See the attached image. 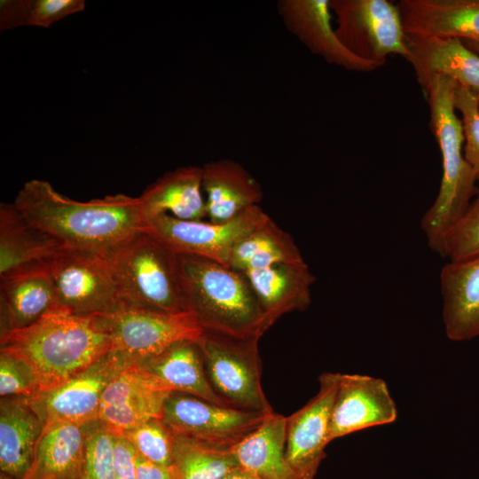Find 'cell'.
Masks as SVG:
<instances>
[{"instance_id": "cell-22", "label": "cell", "mask_w": 479, "mask_h": 479, "mask_svg": "<svg viewBox=\"0 0 479 479\" xmlns=\"http://www.w3.org/2000/svg\"><path fill=\"white\" fill-rule=\"evenodd\" d=\"M88 425L56 422L44 426L22 479H83Z\"/></svg>"}, {"instance_id": "cell-23", "label": "cell", "mask_w": 479, "mask_h": 479, "mask_svg": "<svg viewBox=\"0 0 479 479\" xmlns=\"http://www.w3.org/2000/svg\"><path fill=\"white\" fill-rule=\"evenodd\" d=\"M202 167H179L150 184L138 197L144 220L167 214L182 220L207 217Z\"/></svg>"}, {"instance_id": "cell-3", "label": "cell", "mask_w": 479, "mask_h": 479, "mask_svg": "<svg viewBox=\"0 0 479 479\" xmlns=\"http://www.w3.org/2000/svg\"><path fill=\"white\" fill-rule=\"evenodd\" d=\"M178 255L187 310L203 331L261 338L270 328L243 272L210 259Z\"/></svg>"}, {"instance_id": "cell-10", "label": "cell", "mask_w": 479, "mask_h": 479, "mask_svg": "<svg viewBox=\"0 0 479 479\" xmlns=\"http://www.w3.org/2000/svg\"><path fill=\"white\" fill-rule=\"evenodd\" d=\"M113 350L132 362L158 355L185 341H198L203 330L191 313L169 314L121 308L97 314Z\"/></svg>"}, {"instance_id": "cell-38", "label": "cell", "mask_w": 479, "mask_h": 479, "mask_svg": "<svg viewBox=\"0 0 479 479\" xmlns=\"http://www.w3.org/2000/svg\"><path fill=\"white\" fill-rule=\"evenodd\" d=\"M136 479H173L169 467L153 463L137 452Z\"/></svg>"}, {"instance_id": "cell-35", "label": "cell", "mask_w": 479, "mask_h": 479, "mask_svg": "<svg viewBox=\"0 0 479 479\" xmlns=\"http://www.w3.org/2000/svg\"><path fill=\"white\" fill-rule=\"evenodd\" d=\"M84 8L83 0H33L30 26L49 27L52 23Z\"/></svg>"}, {"instance_id": "cell-32", "label": "cell", "mask_w": 479, "mask_h": 479, "mask_svg": "<svg viewBox=\"0 0 479 479\" xmlns=\"http://www.w3.org/2000/svg\"><path fill=\"white\" fill-rule=\"evenodd\" d=\"M83 479H115L114 435L98 420L87 427Z\"/></svg>"}, {"instance_id": "cell-1", "label": "cell", "mask_w": 479, "mask_h": 479, "mask_svg": "<svg viewBox=\"0 0 479 479\" xmlns=\"http://www.w3.org/2000/svg\"><path fill=\"white\" fill-rule=\"evenodd\" d=\"M13 203L32 225L64 249L104 254L144 225L138 197L117 193L78 201L41 179L26 182Z\"/></svg>"}, {"instance_id": "cell-37", "label": "cell", "mask_w": 479, "mask_h": 479, "mask_svg": "<svg viewBox=\"0 0 479 479\" xmlns=\"http://www.w3.org/2000/svg\"><path fill=\"white\" fill-rule=\"evenodd\" d=\"M137 451L122 436L114 435V475L115 479H136Z\"/></svg>"}, {"instance_id": "cell-11", "label": "cell", "mask_w": 479, "mask_h": 479, "mask_svg": "<svg viewBox=\"0 0 479 479\" xmlns=\"http://www.w3.org/2000/svg\"><path fill=\"white\" fill-rule=\"evenodd\" d=\"M131 363L112 350L63 384L27 397L43 427L56 422L85 426L98 420L106 388Z\"/></svg>"}, {"instance_id": "cell-39", "label": "cell", "mask_w": 479, "mask_h": 479, "mask_svg": "<svg viewBox=\"0 0 479 479\" xmlns=\"http://www.w3.org/2000/svg\"><path fill=\"white\" fill-rule=\"evenodd\" d=\"M223 479H261V478L239 467L238 468L234 469L233 471L229 473L227 475H225Z\"/></svg>"}, {"instance_id": "cell-26", "label": "cell", "mask_w": 479, "mask_h": 479, "mask_svg": "<svg viewBox=\"0 0 479 479\" xmlns=\"http://www.w3.org/2000/svg\"><path fill=\"white\" fill-rule=\"evenodd\" d=\"M1 334L25 328L57 307L45 270L0 279Z\"/></svg>"}, {"instance_id": "cell-30", "label": "cell", "mask_w": 479, "mask_h": 479, "mask_svg": "<svg viewBox=\"0 0 479 479\" xmlns=\"http://www.w3.org/2000/svg\"><path fill=\"white\" fill-rule=\"evenodd\" d=\"M439 255L449 261L479 255V189L465 214L444 235Z\"/></svg>"}, {"instance_id": "cell-28", "label": "cell", "mask_w": 479, "mask_h": 479, "mask_svg": "<svg viewBox=\"0 0 479 479\" xmlns=\"http://www.w3.org/2000/svg\"><path fill=\"white\" fill-rule=\"evenodd\" d=\"M304 261L293 238L270 217L233 248L228 266L241 272Z\"/></svg>"}, {"instance_id": "cell-15", "label": "cell", "mask_w": 479, "mask_h": 479, "mask_svg": "<svg viewBox=\"0 0 479 479\" xmlns=\"http://www.w3.org/2000/svg\"><path fill=\"white\" fill-rule=\"evenodd\" d=\"M330 0H281L277 7L287 27L313 54L326 62L356 72H372L378 64L350 52L332 25Z\"/></svg>"}, {"instance_id": "cell-33", "label": "cell", "mask_w": 479, "mask_h": 479, "mask_svg": "<svg viewBox=\"0 0 479 479\" xmlns=\"http://www.w3.org/2000/svg\"><path fill=\"white\" fill-rule=\"evenodd\" d=\"M455 109L461 114L465 139L464 157L479 181V99L457 84L454 91Z\"/></svg>"}, {"instance_id": "cell-2", "label": "cell", "mask_w": 479, "mask_h": 479, "mask_svg": "<svg viewBox=\"0 0 479 479\" xmlns=\"http://www.w3.org/2000/svg\"><path fill=\"white\" fill-rule=\"evenodd\" d=\"M0 344L1 351L30 366L40 391L63 384L113 350L97 314L76 315L59 307L25 328L2 333Z\"/></svg>"}, {"instance_id": "cell-34", "label": "cell", "mask_w": 479, "mask_h": 479, "mask_svg": "<svg viewBox=\"0 0 479 479\" xmlns=\"http://www.w3.org/2000/svg\"><path fill=\"white\" fill-rule=\"evenodd\" d=\"M40 391L35 375L20 358L0 350V395L32 397Z\"/></svg>"}, {"instance_id": "cell-25", "label": "cell", "mask_w": 479, "mask_h": 479, "mask_svg": "<svg viewBox=\"0 0 479 479\" xmlns=\"http://www.w3.org/2000/svg\"><path fill=\"white\" fill-rule=\"evenodd\" d=\"M137 362L169 392H180L228 406L212 388L197 341L177 343Z\"/></svg>"}, {"instance_id": "cell-40", "label": "cell", "mask_w": 479, "mask_h": 479, "mask_svg": "<svg viewBox=\"0 0 479 479\" xmlns=\"http://www.w3.org/2000/svg\"><path fill=\"white\" fill-rule=\"evenodd\" d=\"M464 44L479 55V41L462 40Z\"/></svg>"}, {"instance_id": "cell-4", "label": "cell", "mask_w": 479, "mask_h": 479, "mask_svg": "<svg viewBox=\"0 0 479 479\" xmlns=\"http://www.w3.org/2000/svg\"><path fill=\"white\" fill-rule=\"evenodd\" d=\"M457 82L444 75L433 76L423 90L429 106V126L442 155L438 194L424 214L420 227L431 249L439 254L446 232L465 214L476 195L475 174L464 157L461 119L456 114Z\"/></svg>"}, {"instance_id": "cell-9", "label": "cell", "mask_w": 479, "mask_h": 479, "mask_svg": "<svg viewBox=\"0 0 479 479\" xmlns=\"http://www.w3.org/2000/svg\"><path fill=\"white\" fill-rule=\"evenodd\" d=\"M269 218L257 205L217 224L162 214L145 219L143 230L178 255L200 256L228 266L234 247Z\"/></svg>"}, {"instance_id": "cell-20", "label": "cell", "mask_w": 479, "mask_h": 479, "mask_svg": "<svg viewBox=\"0 0 479 479\" xmlns=\"http://www.w3.org/2000/svg\"><path fill=\"white\" fill-rule=\"evenodd\" d=\"M202 190L208 221L224 223L259 205L263 192L257 180L240 163L228 159L202 166Z\"/></svg>"}, {"instance_id": "cell-24", "label": "cell", "mask_w": 479, "mask_h": 479, "mask_svg": "<svg viewBox=\"0 0 479 479\" xmlns=\"http://www.w3.org/2000/svg\"><path fill=\"white\" fill-rule=\"evenodd\" d=\"M43 423L27 397L1 398L0 468L13 479L27 473Z\"/></svg>"}, {"instance_id": "cell-27", "label": "cell", "mask_w": 479, "mask_h": 479, "mask_svg": "<svg viewBox=\"0 0 479 479\" xmlns=\"http://www.w3.org/2000/svg\"><path fill=\"white\" fill-rule=\"evenodd\" d=\"M287 417L271 413L233 448L240 467L261 479H299L286 457Z\"/></svg>"}, {"instance_id": "cell-7", "label": "cell", "mask_w": 479, "mask_h": 479, "mask_svg": "<svg viewBox=\"0 0 479 479\" xmlns=\"http://www.w3.org/2000/svg\"><path fill=\"white\" fill-rule=\"evenodd\" d=\"M335 33L357 57L382 67L389 55L408 56L397 4L387 0H330Z\"/></svg>"}, {"instance_id": "cell-36", "label": "cell", "mask_w": 479, "mask_h": 479, "mask_svg": "<svg viewBox=\"0 0 479 479\" xmlns=\"http://www.w3.org/2000/svg\"><path fill=\"white\" fill-rule=\"evenodd\" d=\"M32 3L33 0H1V30L30 26Z\"/></svg>"}, {"instance_id": "cell-18", "label": "cell", "mask_w": 479, "mask_h": 479, "mask_svg": "<svg viewBox=\"0 0 479 479\" xmlns=\"http://www.w3.org/2000/svg\"><path fill=\"white\" fill-rule=\"evenodd\" d=\"M406 35L479 41V0H401Z\"/></svg>"}, {"instance_id": "cell-6", "label": "cell", "mask_w": 479, "mask_h": 479, "mask_svg": "<svg viewBox=\"0 0 479 479\" xmlns=\"http://www.w3.org/2000/svg\"><path fill=\"white\" fill-rule=\"evenodd\" d=\"M259 340L203 331L197 342L208 379L228 406L272 413L261 382Z\"/></svg>"}, {"instance_id": "cell-29", "label": "cell", "mask_w": 479, "mask_h": 479, "mask_svg": "<svg viewBox=\"0 0 479 479\" xmlns=\"http://www.w3.org/2000/svg\"><path fill=\"white\" fill-rule=\"evenodd\" d=\"M239 467L232 448L174 435L173 479H223Z\"/></svg>"}, {"instance_id": "cell-14", "label": "cell", "mask_w": 479, "mask_h": 479, "mask_svg": "<svg viewBox=\"0 0 479 479\" xmlns=\"http://www.w3.org/2000/svg\"><path fill=\"white\" fill-rule=\"evenodd\" d=\"M397 408L384 380L363 374H340L329 441L367 428L395 422Z\"/></svg>"}, {"instance_id": "cell-41", "label": "cell", "mask_w": 479, "mask_h": 479, "mask_svg": "<svg viewBox=\"0 0 479 479\" xmlns=\"http://www.w3.org/2000/svg\"><path fill=\"white\" fill-rule=\"evenodd\" d=\"M0 479H13V478H12V477H10V476H8V475H6L1 473Z\"/></svg>"}, {"instance_id": "cell-19", "label": "cell", "mask_w": 479, "mask_h": 479, "mask_svg": "<svg viewBox=\"0 0 479 479\" xmlns=\"http://www.w3.org/2000/svg\"><path fill=\"white\" fill-rule=\"evenodd\" d=\"M443 322L453 342L479 336V255L448 261L440 272Z\"/></svg>"}, {"instance_id": "cell-17", "label": "cell", "mask_w": 479, "mask_h": 479, "mask_svg": "<svg viewBox=\"0 0 479 479\" xmlns=\"http://www.w3.org/2000/svg\"><path fill=\"white\" fill-rule=\"evenodd\" d=\"M61 249L52 237L32 225L14 203L0 204V279L45 270Z\"/></svg>"}, {"instance_id": "cell-13", "label": "cell", "mask_w": 479, "mask_h": 479, "mask_svg": "<svg viewBox=\"0 0 479 479\" xmlns=\"http://www.w3.org/2000/svg\"><path fill=\"white\" fill-rule=\"evenodd\" d=\"M339 373H324L318 393L302 408L287 417L286 457L299 479H315L329 441L332 408Z\"/></svg>"}, {"instance_id": "cell-5", "label": "cell", "mask_w": 479, "mask_h": 479, "mask_svg": "<svg viewBox=\"0 0 479 479\" xmlns=\"http://www.w3.org/2000/svg\"><path fill=\"white\" fill-rule=\"evenodd\" d=\"M102 255L122 308L169 314L189 313L179 255L155 237L141 230Z\"/></svg>"}, {"instance_id": "cell-8", "label": "cell", "mask_w": 479, "mask_h": 479, "mask_svg": "<svg viewBox=\"0 0 479 479\" xmlns=\"http://www.w3.org/2000/svg\"><path fill=\"white\" fill-rule=\"evenodd\" d=\"M57 307L76 315L112 312L122 308L102 254L61 249L47 264Z\"/></svg>"}, {"instance_id": "cell-31", "label": "cell", "mask_w": 479, "mask_h": 479, "mask_svg": "<svg viewBox=\"0 0 479 479\" xmlns=\"http://www.w3.org/2000/svg\"><path fill=\"white\" fill-rule=\"evenodd\" d=\"M137 452L158 465L170 467L174 434L161 418L152 419L122 435Z\"/></svg>"}, {"instance_id": "cell-12", "label": "cell", "mask_w": 479, "mask_h": 479, "mask_svg": "<svg viewBox=\"0 0 479 479\" xmlns=\"http://www.w3.org/2000/svg\"><path fill=\"white\" fill-rule=\"evenodd\" d=\"M270 414L171 392L164 402L161 419L174 435L233 448Z\"/></svg>"}, {"instance_id": "cell-16", "label": "cell", "mask_w": 479, "mask_h": 479, "mask_svg": "<svg viewBox=\"0 0 479 479\" xmlns=\"http://www.w3.org/2000/svg\"><path fill=\"white\" fill-rule=\"evenodd\" d=\"M408 56L422 90L436 75L450 77L479 99V55L456 37L406 35Z\"/></svg>"}, {"instance_id": "cell-21", "label": "cell", "mask_w": 479, "mask_h": 479, "mask_svg": "<svg viewBox=\"0 0 479 479\" xmlns=\"http://www.w3.org/2000/svg\"><path fill=\"white\" fill-rule=\"evenodd\" d=\"M271 327L283 315L306 310L315 277L305 261L243 272Z\"/></svg>"}]
</instances>
